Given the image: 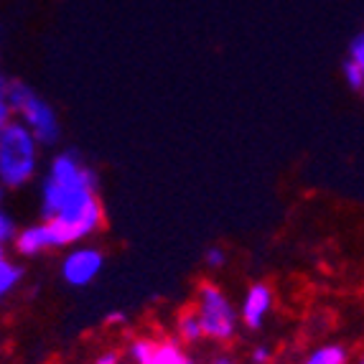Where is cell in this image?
Instances as JSON below:
<instances>
[{
	"label": "cell",
	"mask_w": 364,
	"mask_h": 364,
	"mask_svg": "<svg viewBox=\"0 0 364 364\" xmlns=\"http://www.w3.org/2000/svg\"><path fill=\"white\" fill-rule=\"evenodd\" d=\"M107 323H122L125 321V314L122 311H112V314H107V318H105Z\"/></svg>",
	"instance_id": "17"
},
{
	"label": "cell",
	"mask_w": 364,
	"mask_h": 364,
	"mask_svg": "<svg viewBox=\"0 0 364 364\" xmlns=\"http://www.w3.org/2000/svg\"><path fill=\"white\" fill-rule=\"evenodd\" d=\"M349 59L357 61L359 67L364 69V33H359V36L354 38L352 49H349Z\"/></svg>",
	"instance_id": "14"
},
{
	"label": "cell",
	"mask_w": 364,
	"mask_h": 364,
	"mask_svg": "<svg viewBox=\"0 0 364 364\" xmlns=\"http://www.w3.org/2000/svg\"><path fill=\"white\" fill-rule=\"evenodd\" d=\"M41 143L21 120L0 125V181L8 188L26 186L36 176Z\"/></svg>",
	"instance_id": "3"
},
{
	"label": "cell",
	"mask_w": 364,
	"mask_h": 364,
	"mask_svg": "<svg viewBox=\"0 0 364 364\" xmlns=\"http://www.w3.org/2000/svg\"><path fill=\"white\" fill-rule=\"evenodd\" d=\"M341 72H344L346 85L352 87V90H364V69L359 67L357 61L346 59L344 67H341Z\"/></svg>",
	"instance_id": "12"
},
{
	"label": "cell",
	"mask_w": 364,
	"mask_h": 364,
	"mask_svg": "<svg viewBox=\"0 0 364 364\" xmlns=\"http://www.w3.org/2000/svg\"><path fill=\"white\" fill-rule=\"evenodd\" d=\"M21 278H23V267L16 265V262L8 260V257H0V293H3V296L11 293L13 288L21 283Z\"/></svg>",
	"instance_id": "9"
},
{
	"label": "cell",
	"mask_w": 364,
	"mask_h": 364,
	"mask_svg": "<svg viewBox=\"0 0 364 364\" xmlns=\"http://www.w3.org/2000/svg\"><path fill=\"white\" fill-rule=\"evenodd\" d=\"M16 237H18V232H16V222L11 219V214H0V242L8 245V242H16Z\"/></svg>",
	"instance_id": "13"
},
{
	"label": "cell",
	"mask_w": 364,
	"mask_h": 364,
	"mask_svg": "<svg viewBox=\"0 0 364 364\" xmlns=\"http://www.w3.org/2000/svg\"><path fill=\"white\" fill-rule=\"evenodd\" d=\"M204 260H207L209 267H219L222 262H225V252H222L219 247H209L207 255H204Z\"/></svg>",
	"instance_id": "15"
},
{
	"label": "cell",
	"mask_w": 364,
	"mask_h": 364,
	"mask_svg": "<svg viewBox=\"0 0 364 364\" xmlns=\"http://www.w3.org/2000/svg\"><path fill=\"white\" fill-rule=\"evenodd\" d=\"M214 364H232V362H230V359H217Z\"/></svg>",
	"instance_id": "19"
},
{
	"label": "cell",
	"mask_w": 364,
	"mask_h": 364,
	"mask_svg": "<svg viewBox=\"0 0 364 364\" xmlns=\"http://www.w3.org/2000/svg\"><path fill=\"white\" fill-rule=\"evenodd\" d=\"M346 362V352L341 346H321V349H316L306 364H344Z\"/></svg>",
	"instance_id": "11"
},
{
	"label": "cell",
	"mask_w": 364,
	"mask_h": 364,
	"mask_svg": "<svg viewBox=\"0 0 364 364\" xmlns=\"http://www.w3.org/2000/svg\"><path fill=\"white\" fill-rule=\"evenodd\" d=\"M0 105H6L11 109L13 120L18 115V120L36 135L41 146H54L56 140H59L61 128L59 120H56V112L26 82L11 77L3 79L0 82Z\"/></svg>",
	"instance_id": "2"
},
{
	"label": "cell",
	"mask_w": 364,
	"mask_h": 364,
	"mask_svg": "<svg viewBox=\"0 0 364 364\" xmlns=\"http://www.w3.org/2000/svg\"><path fill=\"white\" fill-rule=\"evenodd\" d=\"M100 270H102V252L95 247H74L61 262V275L74 288L90 286Z\"/></svg>",
	"instance_id": "5"
},
{
	"label": "cell",
	"mask_w": 364,
	"mask_h": 364,
	"mask_svg": "<svg viewBox=\"0 0 364 364\" xmlns=\"http://www.w3.org/2000/svg\"><path fill=\"white\" fill-rule=\"evenodd\" d=\"M188 364H194V362H188Z\"/></svg>",
	"instance_id": "20"
},
{
	"label": "cell",
	"mask_w": 364,
	"mask_h": 364,
	"mask_svg": "<svg viewBox=\"0 0 364 364\" xmlns=\"http://www.w3.org/2000/svg\"><path fill=\"white\" fill-rule=\"evenodd\" d=\"M362 92H364V90H362Z\"/></svg>",
	"instance_id": "22"
},
{
	"label": "cell",
	"mask_w": 364,
	"mask_h": 364,
	"mask_svg": "<svg viewBox=\"0 0 364 364\" xmlns=\"http://www.w3.org/2000/svg\"><path fill=\"white\" fill-rule=\"evenodd\" d=\"M95 364H117V354L115 352L102 354V357H97V362H95Z\"/></svg>",
	"instance_id": "18"
},
{
	"label": "cell",
	"mask_w": 364,
	"mask_h": 364,
	"mask_svg": "<svg viewBox=\"0 0 364 364\" xmlns=\"http://www.w3.org/2000/svg\"><path fill=\"white\" fill-rule=\"evenodd\" d=\"M178 334L183 341H196L199 336H204V326H201L199 314H183L178 318Z\"/></svg>",
	"instance_id": "10"
},
{
	"label": "cell",
	"mask_w": 364,
	"mask_h": 364,
	"mask_svg": "<svg viewBox=\"0 0 364 364\" xmlns=\"http://www.w3.org/2000/svg\"><path fill=\"white\" fill-rule=\"evenodd\" d=\"M16 250H18L23 257H36L41 255L43 250H51V247H59L56 242V235L46 222L41 225H31V227H23L16 237Z\"/></svg>",
	"instance_id": "6"
},
{
	"label": "cell",
	"mask_w": 364,
	"mask_h": 364,
	"mask_svg": "<svg viewBox=\"0 0 364 364\" xmlns=\"http://www.w3.org/2000/svg\"><path fill=\"white\" fill-rule=\"evenodd\" d=\"M148 364H188V359L183 357V352L173 341H161L153 349V357Z\"/></svg>",
	"instance_id": "8"
},
{
	"label": "cell",
	"mask_w": 364,
	"mask_h": 364,
	"mask_svg": "<svg viewBox=\"0 0 364 364\" xmlns=\"http://www.w3.org/2000/svg\"><path fill=\"white\" fill-rule=\"evenodd\" d=\"M41 217L54 230L59 247L82 242L102 227L97 176L74 153H59L51 161L41 186Z\"/></svg>",
	"instance_id": "1"
},
{
	"label": "cell",
	"mask_w": 364,
	"mask_h": 364,
	"mask_svg": "<svg viewBox=\"0 0 364 364\" xmlns=\"http://www.w3.org/2000/svg\"><path fill=\"white\" fill-rule=\"evenodd\" d=\"M362 364H364V359H362Z\"/></svg>",
	"instance_id": "21"
},
{
	"label": "cell",
	"mask_w": 364,
	"mask_h": 364,
	"mask_svg": "<svg viewBox=\"0 0 364 364\" xmlns=\"http://www.w3.org/2000/svg\"><path fill=\"white\" fill-rule=\"evenodd\" d=\"M252 359H255L257 364H265L267 359H270V352H267L265 346H257V349H255V354H252Z\"/></svg>",
	"instance_id": "16"
},
{
	"label": "cell",
	"mask_w": 364,
	"mask_h": 364,
	"mask_svg": "<svg viewBox=\"0 0 364 364\" xmlns=\"http://www.w3.org/2000/svg\"><path fill=\"white\" fill-rule=\"evenodd\" d=\"M270 306H273V293H270V288L262 286V283H255L242 301V321L247 323L250 328H257L265 321Z\"/></svg>",
	"instance_id": "7"
},
{
	"label": "cell",
	"mask_w": 364,
	"mask_h": 364,
	"mask_svg": "<svg viewBox=\"0 0 364 364\" xmlns=\"http://www.w3.org/2000/svg\"><path fill=\"white\" fill-rule=\"evenodd\" d=\"M196 314H199L201 326H204V336H212V339L219 341H227L235 336L237 314L230 301H227V296L217 286L207 283V286L199 288V309H196Z\"/></svg>",
	"instance_id": "4"
}]
</instances>
